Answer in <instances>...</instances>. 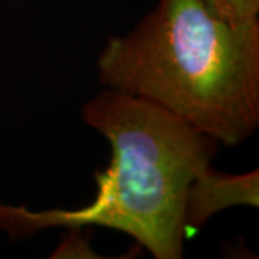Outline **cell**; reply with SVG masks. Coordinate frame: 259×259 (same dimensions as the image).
<instances>
[{
	"mask_svg": "<svg viewBox=\"0 0 259 259\" xmlns=\"http://www.w3.org/2000/svg\"><path fill=\"white\" fill-rule=\"evenodd\" d=\"M82 120L111 146L108 167L95 171L93 203L71 210L0 203V229L19 241L52 228L101 226L130 235L156 259L182 258L187 193L219 143L157 104L110 88L83 105Z\"/></svg>",
	"mask_w": 259,
	"mask_h": 259,
	"instance_id": "6da1fadb",
	"label": "cell"
},
{
	"mask_svg": "<svg viewBox=\"0 0 259 259\" xmlns=\"http://www.w3.org/2000/svg\"><path fill=\"white\" fill-rule=\"evenodd\" d=\"M100 82L154 102L223 146L259 127V19L232 25L206 0H158L127 35L108 39Z\"/></svg>",
	"mask_w": 259,
	"mask_h": 259,
	"instance_id": "7a4b0ae2",
	"label": "cell"
},
{
	"mask_svg": "<svg viewBox=\"0 0 259 259\" xmlns=\"http://www.w3.org/2000/svg\"><path fill=\"white\" fill-rule=\"evenodd\" d=\"M258 170L248 175H225L206 167L190 185L186 202V225L197 229L213 213L236 204L258 207Z\"/></svg>",
	"mask_w": 259,
	"mask_h": 259,
	"instance_id": "3957f363",
	"label": "cell"
},
{
	"mask_svg": "<svg viewBox=\"0 0 259 259\" xmlns=\"http://www.w3.org/2000/svg\"><path fill=\"white\" fill-rule=\"evenodd\" d=\"M206 3L214 15L232 25L258 19L259 0H206Z\"/></svg>",
	"mask_w": 259,
	"mask_h": 259,
	"instance_id": "277c9868",
	"label": "cell"
}]
</instances>
